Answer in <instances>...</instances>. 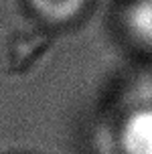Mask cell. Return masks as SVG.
I'll return each mask as SVG.
<instances>
[{"instance_id":"obj_1","label":"cell","mask_w":152,"mask_h":154,"mask_svg":"<svg viewBox=\"0 0 152 154\" xmlns=\"http://www.w3.org/2000/svg\"><path fill=\"white\" fill-rule=\"evenodd\" d=\"M118 146L122 154H152V106L134 108L124 116Z\"/></svg>"},{"instance_id":"obj_3","label":"cell","mask_w":152,"mask_h":154,"mask_svg":"<svg viewBox=\"0 0 152 154\" xmlns=\"http://www.w3.org/2000/svg\"><path fill=\"white\" fill-rule=\"evenodd\" d=\"M89 0H29L33 12L51 24H67L85 12Z\"/></svg>"},{"instance_id":"obj_2","label":"cell","mask_w":152,"mask_h":154,"mask_svg":"<svg viewBox=\"0 0 152 154\" xmlns=\"http://www.w3.org/2000/svg\"><path fill=\"white\" fill-rule=\"evenodd\" d=\"M120 24L136 51L152 55V0H128L122 8Z\"/></svg>"}]
</instances>
